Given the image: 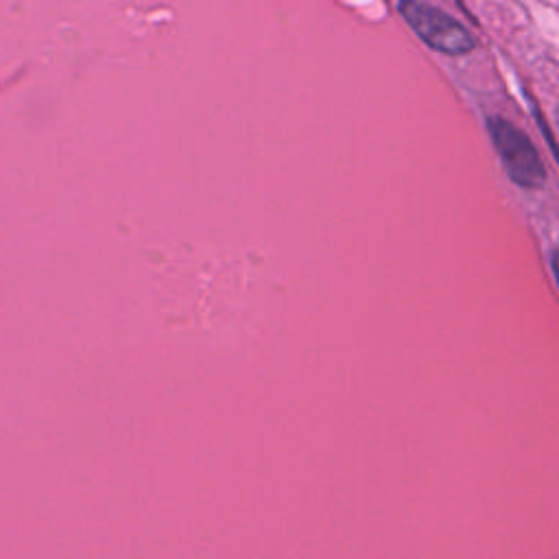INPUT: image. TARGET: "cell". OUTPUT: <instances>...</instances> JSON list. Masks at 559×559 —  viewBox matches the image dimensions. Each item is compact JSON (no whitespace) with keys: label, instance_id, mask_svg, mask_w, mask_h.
<instances>
[{"label":"cell","instance_id":"obj_1","mask_svg":"<svg viewBox=\"0 0 559 559\" xmlns=\"http://www.w3.org/2000/svg\"><path fill=\"white\" fill-rule=\"evenodd\" d=\"M487 131L511 181L522 188H542L546 181V168L531 138L511 120L500 116L487 118Z\"/></svg>","mask_w":559,"mask_h":559},{"label":"cell","instance_id":"obj_2","mask_svg":"<svg viewBox=\"0 0 559 559\" xmlns=\"http://www.w3.org/2000/svg\"><path fill=\"white\" fill-rule=\"evenodd\" d=\"M397 11L406 20V24L419 35V39H424L430 48L443 55H467L476 46L465 24L430 2L406 0L397 4Z\"/></svg>","mask_w":559,"mask_h":559}]
</instances>
